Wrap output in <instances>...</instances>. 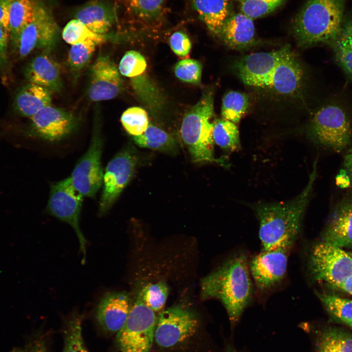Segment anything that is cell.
<instances>
[{"label": "cell", "instance_id": "obj_1", "mask_svg": "<svg viewBox=\"0 0 352 352\" xmlns=\"http://www.w3.org/2000/svg\"><path fill=\"white\" fill-rule=\"evenodd\" d=\"M235 67L239 77L246 85L280 94L296 93L304 80L303 67L288 45L271 52L244 56Z\"/></svg>", "mask_w": 352, "mask_h": 352}, {"label": "cell", "instance_id": "obj_2", "mask_svg": "<svg viewBox=\"0 0 352 352\" xmlns=\"http://www.w3.org/2000/svg\"><path fill=\"white\" fill-rule=\"evenodd\" d=\"M317 164L316 160L307 185L297 196L286 201L262 203L255 206L263 250L293 246L300 232L316 177Z\"/></svg>", "mask_w": 352, "mask_h": 352}, {"label": "cell", "instance_id": "obj_3", "mask_svg": "<svg viewBox=\"0 0 352 352\" xmlns=\"http://www.w3.org/2000/svg\"><path fill=\"white\" fill-rule=\"evenodd\" d=\"M247 258L235 255L202 281L203 299L221 302L232 325L239 320L252 295V283Z\"/></svg>", "mask_w": 352, "mask_h": 352}, {"label": "cell", "instance_id": "obj_4", "mask_svg": "<svg viewBox=\"0 0 352 352\" xmlns=\"http://www.w3.org/2000/svg\"><path fill=\"white\" fill-rule=\"evenodd\" d=\"M347 0H308L296 16L294 37L302 47L332 44L345 18Z\"/></svg>", "mask_w": 352, "mask_h": 352}, {"label": "cell", "instance_id": "obj_5", "mask_svg": "<svg viewBox=\"0 0 352 352\" xmlns=\"http://www.w3.org/2000/svg\"><path fill=\"white\" fill-rule=\"evenodd\" d=\"M213 115V93L207 91L183 118L180 128L181 138L194 162H219V159L215 158L214 154V122H211Z\"/></svg>", "mask_w": 352, "mask_h": 352}, {"label": "cell", "instance_id": "obj_6", "mask_svg": "<svg viewBox=\"0 0 352 352\" xmlns=\"http://www.w3.org/2000/svg\"><path fill=\"white\" fill-rule=\"evenodd\" d=\"M157 320L155 312L140 297L131 306L126 321L117 332L116 343L121 352H150Z\"/></svg>", "mask_w": 352, "mask_h": 352}, {"label": "cell", "instance_id": "obj_7", "mask_svg": "<svg viewBox=\"0 0 352 352\" xmlns=\"http://www.w3.org/2000/svg\"><path fill=\"white\" fill-rule=\"evenodd\" d=\"M309 133L318 144L340 152L350 144L352 129L344 110L331 104L322 107L314 114Z\"/></svg>", "mask_w": 352, "mask_h": 352}, {"label": "cell", "instance_id": "obj_8", "mask_svg": "<svg viewBox=\"0 0 352 352\" xmlns=\"http://www.w3.org/2000/svg\"><path fill=\"white\" fill-rule=\"evenodd\" d=\"M309 268L315 280L337 287L352 274V255L323 241L311 250Z\"/></svg>", "mask_w": 352, "mask_h": 352}, {"label": "cell", "instance_id": "obj_9", "mask_svg": "<svg viewBox=\"0 0 352 352\" xmlns=\"http://www.w3.org/2000/svg\"><path fill=\"white\" fill-rule=\"evenodd\" d=\"M83 197L74 188L70 176L51 185L46 207L48 213L69 224L75 231L85 261L87 241L79 225Z\"/></svg>", "mask_w": 352, "mask_h": 352}, {"label": "cell", "instance_id": "obj_10", "mask_svg": "<svg viewBox=\"0 0 352 352\" xmlns=\"http://www.w3.org/2000/svg\"><path fill=\"white\" fill-rule=\"evenodd\" d=\"M59 32L53 16L38 2L31 21L12 44L18 58H24L35 49L50 47L58 39Z\"/></svg>", "mask_w": 352, "mask_h": 352}, {"label": "cell", "instance_id": "obj_11", "mask_svg": "<svg viewBox=\"0 0 352 352\" xmlns=\"http://www.w3.org/2000/svg\"><path fill=\"white\" fill-rule=\"evenodd\" d=\"M198 322L187 308L175 306L162 311L157 317L154 340L163 348H170L187 340L197 331Z\"/></svg>", "mask_w": 352, "mask_h": 352}, {"label": "cell", "instance_id": "obj_12", "mask_svg": "<svg viewBox=\"0 0 352 352\" xmlns=\"http://www.w3.org/2000/svg\"><path fill=\"white\" fill-rule=\"evenodd\" d=\"M136 163V157L129 149L119 152L108 163L103 175L99 215H104L112 207L132 179Z\"/></svg>", "mask_w": 352, "mask_h": 352}, {"label": "cell", "instance_id": "obj_13", "mask_svg": "<svg viewBox=\"0 0 352 352\" xmlns=\"http://www.w3.org/2000/svg\"><path fill=\"white\" fill-rule=\"evenodd\" d=\"M103 146L100 136L94 134L87 152L79 159L70 176L74 188L83 197H94L102 184Z\"/></svg>", "mask_w": 352, "mask_h": 352}, {"label": "cell", "instance_id": "obj_14", "mask_svg": "<svg viewBox=\"0 0 352 352\" xmlns=\"http://www.w3.org/2000/svg\"><path fill=\"white\" fill-rule=\"evenodd\" d=\"M291 247L283 246L262 250L254 257L250 264L249 270L258 288L261 290L269 289L283 279Z\"/></svg>", "mask_w": 352, "mask_h": 352}, {"label": "cell", "instance_id": "obj_15", "mask_svg": "<svg viewBox=\"0 0 352 352\" xmlns=\"http://www.w3.org/2000/svg\"><path fill=\"white\" fill-rule=\"evenodd\" d=\"M31 118L34 133L50 141L66 137L76 126V121L71 114L51 105L41 109Z\"/></svg>", "mask_w": 352, "mask_h": 352}, {"label": "cell", "instance_id": "obj_16", "mask_svg": "<svg viewBox=\"0 0 352 352\" xmlns=\"http://www.w3.org/2000/svg\"><path fill=\"white\" fill-rule=\"evenodd\" d=\"M122 82L114 63L108 57H98L91 69L88 95L93 101L115 98L120 92Z\"/></svg>", "mask_w": 352, "mask_h": 352}, {"label": "cell", "instance_id": "obj_17", "mask_svg": "<svg viewBox=\"0 0 352 352\" xmlns=\"http://www.w3.org/2000/svg\"><path fill=\"white\" fill-rule=\"evenodd\" d=\"M131 306L130 298L126 293H108L97 306L95 314L96 320L106 332L117 333L125 324Z\"/></svg>", "mask_w": 352, "mask_h": 352}, {"label": "cell", "instance_id": "obj_18", "mask_svg": "<svg viewBox=\"0 0 352 352\" xmlns=\"http://www.w3.org/2000/svg\"><path fill=\"white\" fill-rule=\"evenodd\" d=\"M323 241L342 248L352 246V196L343 198L333 208Z\"/></svg>", "mask_w": 352, "mask_h": 352}, {"label": "cell", "instance_id": "obj_19", "mask_svg": "<svg viewBox=\"0 0 352 352\" xmlns=\"http://www.w3.org/2000/svg\"><path fill=\"white\" fill-rule=\"evenodd\" d=\"M225 44L235 49H243L256 44L253 20L242 12L230 15L220 35Z\"/></svg>", "mask_w": 352, "mask_h": 352}, {"label": "cell", "instance_id": "obj_20", "mask_svg": "<svg viewBox=\"0 0 352 352\" xmlns=\"http://www.w3.org/2000/svg\"><path fill=\"white\" fill-rule=\"evenodd\" d=\"M24 74L29 83L43 87L50 91L59 90L61 86L59 67L47 54L35 57L26 66Z\"/></svg>", "mask_w": 352, "mask_h": 352}, {"label": "cell", "instance_id": "obj_21", "mask_svg": "<svg viewBox=\"0 0 352 352\" xmlns=\"http://www.w3.org/2000/svg\"><path fill=\"white\" fill-rule=\"evenodd\" d=\"M75 17L90 30L101 35L109 31L115 19L113 8L98 0L84 5L76 12Z\"/></svg>", "mask_w": 352, "mask_h": 352}, {"label": "cell", "instance_id": "obj_22", "mask_svg": "<svg viewBox=\"0 0 352 352\" xmlns=\"http://www.w3.org/2000/svg\"><path fill=\"white\" fill-rule=\"evenodd\" d=\"M51 102L49 90L41 86L29 83L17 93L14 107L21 115L31 118L41 109L50 105Z\"/></svg>", "mask_w": 352, "mask_h": 352}, {"label": "cell", "instance_id": "obj_23", "mask_svg": "<svg viewBox=\"0 0 352 352\" xmlns=\"http://www.w3.org/2000/svg\"><path fill=\"white\" fill-rule=\"evenodd\" d=\"M199 19L214 34L219 36L226 20L230 16V0H191Z\"/></svg>", "mask_w": 352, "mask_h": 352}, {"label": "cell", "instance_id": "obj_24", "mask_svg": "<svg viewBox=\"0 0 352 352\" xmlns=\"http://www.w3.org/2000/svg\"><path fill=\"white\" fill-rule=\"evenodd\" d=\"M331 45L338 63L352 78V16L345 17L340 30Z\"/></svg>", "mask_w": 352, "mask_h": 352}, {"label": "cell", "instance_id": "obj_25", "mask_svg": "<svg viewBox=\"0 0 352 352\" xmlns=\"http://www.w3.org/2000/svg\"><path fill=\"white\" fill-rule=\"evenodd\" d=\"M315 352H352V333L336 327L324 329L317 338Z\"/></svg>", "mask_w": 352, "mask_h": 352}, {"label": "cell", "instance_id": "obj_26", "mask_svg": "<svg viewBox=\"0 0 352 352\" xmlns=\"http://www.w3.org/2000/svg\"><path fill=\"white\" fill-rule=\"evenodd\" d=\"M37 3L36 0H11L9 11V35L12 44L31 21Z\"/></svg>", "mask_w": 352, "mask_h": 352}, {"label": "cell", "instance_id": "obj_27", "mask_svg": "<svg viewBox=\"0 0 352 352\" xmlns=\"http://www.w3.org/2000/svg\"><path fill=\"white\" fill-rule=\"evenodd\" d=\"M133 139L140 147L155 150L168 151L176 146V140L171 135L151 123L142 134L133 136Z\"/></svg>", "mask_w": 352, "mask_h": 352}, {"label": "cell", "instance_id": "obj_28", "mask_svg": "<svg viewBox=\"0 0 352 352\" xmlns=\"http://www.w3.org/2000/svg\"><path fill=\"white\" fill-rule=\"evenodd\" d=\"M83 318L82 315L74 312L65 320L63 352H88L82 336Z\"/></svg>", "mask_w": 352, "mask_h": 352}, {"label": "cell", "instance_id": "obj_29", "mask_svg": "<svg viewBox=\"0 0 352 352\" xmlns=\"http://www.w3.org/2000/svg\"><path fill=\"white\" fill-rule=\"evenodd\" d=\"M213 138L217 145L224 149L235 151L240 146L237 126L224 118L214 122Z\"/></svg>", "mask_w": 352, "mask_h": 352}, {"label": "cell", "instance_id": "obj_30", "mask_svg": "<svg viewBox=\"0 0 352 352\" xmlns=\"http://www.w3.org/2000/svg\"><path fill=\"white\" fill-rule=\"evenodd\" d=\"M249 107V100L247 95L230 91L223 98L221 114L224 119L238 123Z\"/></svg>", "mask_w": 352, "mask_h": 352}, {"label": "cell", "instance_id": "obj_31", "mask_svg": "<svg viewBox=\"0 0 352 352\" xmlns=\"http://www.w3.org/2000/svg\"><path fill=\"white\" fill-rule=\"evenodd\" d=\"M104 35L93 32L77 19L69 21L62 32L64 40L71 45L88 39L92 40L99 44L104 41Z\"/></svg>", "mask_w": 352, "mask_h": 352}, {"label": "cell", "instance_id": "obj_32", "mask_svg": "<svg viewBox=\"0 0 352 352\" xmlns=\"http://www.w3.org/2000/svg\"><path fill=\"white\" fill-rule=\"evenodd\" d=\"M169 294V288L164 282L149 284L139 293L143 302L154 312L162 310Z\"/></svg>", "mask_w": 352, "mask_h": 352}, {"label": "cell", "instance_id": "obj_33", "mask_svg": "<svg viewBox=\"0 0 352 352\" xmlns=\"http://www.w3.org/2000/svg\"><path fill=\"white\" fill-rule=\"evenodd\" d=\"M121 122L126 132L133 136L142 134L150 123L146 111L137 107L125 110L121 115Z\"/></svg>", "mask_w": 352, "mask_h": 352}, {"label": "cell", "instance_id": "obj_34", "mask_svg": "<svg viewBox=\"0 0 352 352\" xmlns=\"http://www.w3.org/2000/svg\"><path fill=\"white\" fill-rule=\"evenodd\" d=\"M328 312L345 323L352 319V300L327 294H319Z\"/></svg>", "mask_w": 352, "mask_h": 352}, {"label": "cell", "instance_id": "obj_35", "mask_svg": "<svg viewBox=\"0 0 352 352\" xmlns=\"http://www.w3.org/2000/svg\"><path fill=\"white\" fill-rule=\"evenodd\" d=\"M137 17L144 21L156 20L162 10L165 0H125Z\"/></svg>", "mask_w": 352, "mask_h": 352}, {"label": "cell", "instance_id": "obj_36", "mask_svg": "<svg viewBox=\"0 0 352 352\" xmlns=\"http://www.w3.org/2000/svg\"><path fill=\"white\" fill-rule=\"evenodd\" d=\"M98 44L90 39L72 45L68 53L70 66L75 70H80L88 63Z\"/></svg>", "mask_w": 352, "mask_h": 352}, {"label": "cell", "instance_id": "obj_37", "mask_svg": "<svg viewBox=\"0 0 352 352\" xmlns=\"http://www.w3.org/2000/svg\"><path fill=\"white\" fill-rule=\"evenodd\" d=\"M285 1V0H246L241 3V11L254 20L273 12Z\"/></svg>", "mask_w": 352, "mask_h": 352}, {"label": "cell", "instance_id": "obj_38", "mask_svg": "<svg viewBox=\"0 0 352 352\" xmlns=\"http://www.w3.org/2000/svg\"><path fill=\"white\" fill-rule=\"evenodd\" d=\"M146 67V61L143 56L136 51L130 50L122 58L118 68L121 75L133 77L142 74Z\"/></svg>", "mask_w": 352, "mask_h": 352}, {"label": "cell", "instance_id": "obj_39", "mask_svg": "<svg viewBox=\"0 0 352 352\" xmlns=\"http://www.w3.org/2000/svg\"><path fill=\"white\" fill-rule=\"evenodd\" d=\"M176 76L181 81L191 84L200 83L202 74V66L198 61L185 59L179 61L175 67Z\"/></svg>", "mask_w": 352, "mask_h": 352}, {"label": "cell", "instance_id": "obj_40", "mask_svg": "<svg viewBox=\"0 0 352 352\" xmlns=\"http://www.w3.org/2000/svg\"><path fill=\"white\" fill-rule=\"evenodd\" d=\"M170 47L173 52L179 57L186 56L191 48V42L188 36L181 31H176L169 39Z\"/></svg>", "mask_w": 352, "mask_h": 352}, {"label": "cell", "instance_id": "obj_41", "mask_svg": "<svg viewBox=\"0 0 352 352\" xmlns=\"http://www.w3.org/2000/svg\"><path fill=\"white\" fill-rule=\"evenodd\" d=\"M12 352H48L46 341L44 335H39L30 340L23 348Z\"/></svg>", "mask_w": 352, "mask_h": 352}, {"label": "cell", "instance_id": "obj_42", "mask_svg": "<svg viewBox=\"0 0 352 352\" xmlns=\"http://www.w3.org/2000/svg\"><path fill=\"white\" fill-rule=\"evenodd\" d=\"M9 32L0 24V69L5 67L8 63L7 48Z\"/></svg>", "mask_w": 352, "mask_h": 352}, {"label": "cell", "instance_id": "obj_43", "mask_svg": "<svg viewBox=\"0 0 352 352\" xmlns=\"http://www.w3.org/2000/svg\"><path fill=\"white\" fill-rule=\"evenodd\" d=\"M12 0H0V24L9 32V11Z\"/></svg>", "mask_w": 352, "mask_h": 352}, {"label": "cell", "instance_id": "obj_44", "mask_svg": "<svg viewBox=\"0 0 352 352\" xmlns=\"http://www.w3.org/2000/svg\"><path fill=\"white\" fill-rule=\"evenodd\" d=\"M343 166L350 183L352 185V147L347 151L344 156Z\"/></svg>", "mask_w": 352, "mask_h": 352}, {"label": "cell", "instance_id": "obj_45", "mask_svg": "<svg viewBox=\"0 0 352 352\" xmlns=\"http://www.w3.org/2000/svg\"><path fill=\"white\" fill-rule=\"evenodd\" d=\"M337 287L347 293L352 295V274L338 285Z\"/></svg>", "mask_w": 352, "mask_h": 352}, {"label": "cell", "instance_id": "obj_46", "mask_svg": "<svg viewBox=\"0 0 352 352\" xmlns=\"http://www.w3.org/2000/svg\"><path fill=\"white\" fill-rule=\"evenodd\" d=\"M225 352H240L237 351L232 346L229 345L227 347Z\"/></svg>", "mask_w": 352, "mask_h": 352}, {"label": "cell", "instance_id": "obj_47", "mask_svg": "<svg viewBox=\"0 0 352 352\" xmlns=\"http://www.w3.org/2000/svg\"><path fill=\"white\" fill-rule=\"evenodd\" d=\"M346 325L348 326L350 328H351L352 329V319L351 320L347 321L344 323Z\"/></svg>", "mask_w": 352, "mask_h": 352}, {"label": "cell", "instance_id": "obj_48", "mask_svg": "<svg viewBox=\"0 0 352 352\" xmlns=\"http://www.w3.org/2000/svg\"><path fill=\"white\" fill-rule=\"evenodd\" d=\"M237 0L239 1V2H240V3H242V2L246 0Z\"/></svg>", "mask_w": 352, "mask_h": 352}, {"label": "cell", "instance_id": "obj_49", "mask_svg": "<svg viewBox=\"0 0 352 352\" xmlns=\"http://www.w3.org/2000/svg\"></svg>", "mask_w": 352, "mask_h": 352}]
</instances>
